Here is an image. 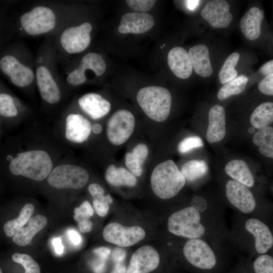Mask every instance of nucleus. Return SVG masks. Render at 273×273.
<instances>
[{"label": "nucleus", "mask_w": 273, "mask_h": 273, "mask_svg": "<svg viewBox=\"0 0 273 273\" xmlns=\"http://www.w3.org/2000/svg\"><path fill=\"white\" fill-rule=\"evenodd\" d=\"M10 172L35 181L47 178L54 168L53 160L47 150L39 148H27L8 158Z\"/></svg>", "instance_id": "nucleus-1"}, {"label": "nucleus", "mask_w": 273, "mask_h": 273, "mask_svg": "<svg viewBox=\"0 0 273 273\" xmlns=\"http://www.w3.org/2000/svg\"><path fill=\"white\" fill-rule=\"evenodd\" d=\"M150 181L153 192L162 199L175 196L186 183L185 177L172 160L158 164L152 172Z\"/></svg>", "instance_id": "nucleus-2"}, {"label": "nucleus", "mask_w": 273, "mask_h": 273, "mask_svg": "<svg viewBox=\"0 0 273 273\" xmlns=\"http://www.w3.org/2000/svg\"><path fill=\"white\" fill-rule=\"evenodd\" d=\"M137 102L146 115L157 122H162L168 117L171 105V96L166 88L150 86L139 90Z\"/></svg>", "instance_id": "nucleus-3"}, {"label": "nucleus", "mask_w": 273, "mask_h": 273, "mask_svg": "<svg viewBox=\"0 0 273 273\" xmlns=\"http://www.w3.org/2000/svg\"><path fill=\"white\" fill-rule=\"evenodd\" d=\"M199 211L193 206L188 207L171 214L168 218V231L176 236L191 239L201 237L205 233L200 223Z\"/></svg>", "instance_id": "nucleus-4"}, {"label": "nucleus", "mask_w": 273, "mask_h": 273, "mask_svg": "<svg viewBox=\"0 0 273 273\" xmlns=\"http://www.w3.org/2000/svg\"><path fill=\"white\" fill-rule=\"evenodd\" d=\"M88 179V173L84 168L74 164L62 163L53 168L47 181L56 189L75 190L83 188Z\"/></svg>", "instance_id": "nucleus-5"}, {"label": "nucleus", "mask_w": 273, "mask_h": 273, "mask_svg": "<svg viewBox=\"0 0 273 273\" xmlns=\"http://www.w3.org/2000/svg\"><path fill=\"white\" fill-rule=\"evenodd\" d=\"M135 126V118L128 110H119L109 118L106 125V135L113 145L124 144L132 134Z\"/></svg>", "instance_id": "nucleus-6"}, {"label": "nucleus", "mask_w": 273, "mask_h": 273, "mask_svg": "<svg viewBox=\"0 0 273 273\" xmlns=\"http://www.w3.org/2000/svg\"><path fill=\"white\" fill-rule=\"evenodd\" d=\"M20 22L27 34L35 35L53 29L56 25V17L49 8L38 6L22 15Z\"/></svg>", "instance_id": "nucleus-7"}, {"label": "nucleus", "mask_w": 273, "mask_h": 273, "mask_svg": "<svg viewBox=\"0 0 273 273\" xmlns=\"http://www.w3.org/2000/svg\"><path fill=\"white\" fill-rule=\"evenodd\" d=\"M104 240L119 247H130L143 240L145 230L141 226H125L117 222L107 224L103 231Z\"/></svg>", "instance_id": "nucleus-8"}, {"label": "nucleus", "mask_w": 273, "mask_h": 273, "mask_svg": "<svg viewBox=\"0 0 273 273\" xmlns=\"http://www.w3.org/2000/svg\"><path fill=\"white\" fill-rule=\"evenodd\" d=\"M183 253L190 263L200 269H211L216 264L213 250L206 242L198 238L188 240L184 246Z\"/></svg>", "instance_id": "nucleus-9"}, {"label": "nucleus", "mask_w": 273, "mask_h": 273, "mask_svg": "<svg viewBox=\"0 0 273 273\" xmlns=\"http://www.w3.org/2000/svg\"><path fill=\"white\" fill-rule=\"evenodd\" d=\"M92 26L89 22L66 28L62 33L60 42L68 53L76 54L85 50L90 42Z\"/></svg>", "instance_id": "nucleus-10"}, {"label": "nucleus", "mask_w": 273, "mask_h": 273, "mask_svg": "<svg viewBox=\"0 0 273 273\" xmlns=\"http://www.w3.org/2000/svg\"><path fill=\"white\" fill-rule=\"evenodd\" d=\"M159 263L157 250L151 246L144 245L132 255L126 273H150L158 267Z\"/></svg>", "instance_id": "nucleus-11"}, {"label": "nucleus", "mask_w": 273, "mask_h": 273, "mask_svg": "<svg viewBox=\"0 0 273 273\" xmlns=\"http://www.w3.org/2000/svg\"><path fill=\"white\" fill-rule=\"evenodd\" d=\"M2 72L10 77L11 81L19 87L30 84L34 79V74L28 66L21 63L15 57L6 55L0 61Z\"/></svg>", "instance_id": "nucleus-12"}, {"label": "nucleus", "mask_w": 273, "mask_h": 273, "mask_svg": "<svg viewBox=\"0 0 273 273\" xmlns=\"http://www.w3.org/2000/svg\"><path fill=\"white\" fill-rule=\"evenodd\" d=\"M229 202L243 213L252 212L256 206L254 197L247 187L235 179L229 180L225 186Z\"/></svg>", "instance_id": "nucleus-13"}, {"label": "nucleus", "mask_w": 273, "mask_h": 273, "mask_svg": "<svg viewBox=\"0 0 273 273\" xmlns=\"http://www.w3.org/2000/svg\"><path fill=\"white\" fill-rule=\"evenodd\" d=\"M201 17L212 27H227L233 20L230 5L225 1L213 0L207 3L201 11Z\"/></svg>", "instance_id": "nucleus-14"}, {"label": "nucleus", "mask_w": 273, "mask_h": 273, "mask_svg": "<svg viewBox=\"0 0 273 273\" xmlns=\"http://www.w3.org/2000/svg\"><path fill=\"white\" fill-rule=\"evenodd\" d=\"M92 130L90 121L81 114L70 113L65 120V136L70 142L82 144L89 137Z\"/></svg>", "instance_id": "nucleus-15"}, {"label": "nucleus", "mask_w": 273, "mask_h": 273, "mask_svg": "<svg viewBox=\"0 0 273 273\" xmlns=\"http://www.w3.org/2000/svg\"><path fill=\"white\" fill-rule=\"evenodd\" d=\"M154 24L153 17L145 12H130L123 15L118 27L121 33H144Z\"/></svg>", "instance_id": "nucleus-16"}, {"label": "nucleus", "mask_w": 273, "mask_h": 273, "mask_svg": "<svg viewBox=\"0 0 273 273\" xmlns=\"http://www.w3.org/2000/svg\"><path fill=\"white\" fill-rule=\"evenodd\" d=\"M36 76L42 99L51 104L59 102L61 98V92L49 70L40 66L36 70Z\"/></svg>", "instance_id": "nucleus-17"}, {"label": "nucleus", "mask_w": 273, "mask_h": 273, "mask_svg": "<svg viewBox=\"0 0 273 273\" xmlns=\"http://www.w3.org/2000/svg\"><path fill=\"white\" fill-rule=\"evenodd\" d=\"M78 103L81 110L93 119H98L110 111L111 104L100 95L90 93L79 98Z\"/></svg>", "instance_id": "nucleus-18"}, {"label": "nucleus", "mask_w": 273, "mask_h": 273, "mask_svg": "<svg viewBox=\"0 0 273 273\" xmlns=\"http://www.w3.org/2000/svg\"><path fill=\"white\" fill-rule=\"evenodd\" d=\"M246 230L255 238V247L260 254L265 253L273 245V236L268 226L260 220L251 218L245 223Z\"/></svg>", "instance_id": "nucleus-19"}, {"label": "nucleus", "mask_w": 273, "mask_h": 273, "mask_svg": "<svg viewBox=\"0 0 273 273\" xmlns=\"http://www.w3.org/2000/svg\"><path fill=\"white\" fill-rule=\"evenodd\" d=\"M208 121V127L206 134L207 141L210 143H213L222 140L226 133L224 108L219 105L212 106L209 111Z\"/></svg>", "instance_id": "nucleus-20"}, {"label": "nucleus", "mask_w": 273, "mask_h": 273, "mask_svg": "<svg viewBox=\"0 0 273 273\" xmlns=\"http://www.w3.org/2000/svg\"><path fill=\"white\" fill-rule=\"evenodd\" d=\"M167 61L170 70L177 77L186 79L191 75L193 65L188 53L184 48L176 47L171 49Z\"/></svg>", "instance_id": "nucleus-21"}, {"label": "nucleus", "mask_w": 273, "mask_h": 273, "mask_svg": "<svg viewBox=\"0 0 273 273\" xmlns=\"http://www.w3.org/2000/svg\"><path fill=\"white\" fill-rule=\"evenodd\" d=\"M263 17V11L255 7L245 13L240 23L241 32L245 38L253 40L259 37Z\"/></svg>", "instance_id": "nucleus-22"}, {"label": "nucleus", "mask_w": 273, "mask_h": 273, "mask_svg": "<svg viewBox=\"0 0 273 273\" xmlns=\"http://www.w3.org/2000/svg\"><path fill=\"white\" fill-rule=\"evenodd\" d=\"M193 67L199 76L207 77L213 72L207 47L199 44L191 48L188 52Z\"/></svg>", "instance_id": "nucleus-23"}, {"label": "nucleus", "mask_w": 273, "mask_h": 273, "mask_svg": "<svg viewBox=\"0 0 273 273\" xmlns=\"http://www.w3.org/2000/svg\"><path fill=\"white\" fill-rule=\"evenodd\" d=\"M47 224L46 217L41 215L31 217L28 222V225L18 230L13 236V242L20 246L28 245L35 235L42 230Z\"/></svg>", "instance_id": "nucleus-24"}, {"label": "nucleus", "mask_w": 273, "mask_h": 273, "mask_svg": "<svg viewBox=\"0 0 273 273\" xmlns=\"http://www.w3.org/2000/svg\"><path fill=\"white\" fill-rule=\"evenodd\" d=\"M226 173L247 187H252L254 179L246 163L242 160H233L225 167Z\"/></svg>", "instance_id": "nucleus-25"}, {"label": "nucleus", "mask_w": 273, "mask_h": 273, "mask_svg": "<svg viewBox=\"0 0 273 273\" xmlns=\"http://www.w3.org/2000/svg\"><path fill=\"white\" fill-rule=\"evenodd\" d=\"M149 153L147 146L144 144L135 146L131 152L125 155V164L128 170L135 176H140L143 173V165Z\"/></svg>", "instance_id": "nucleus-26"}, {"label": "nucleus", "mask_w": 273, "mask_h": 273, "mask_svg": "<svg viewBox=\"0 0 273 273\" xmlns=\"http://www.w3.org/2000/svg\"><path fill=\"white\" fill-rule=\"evenodd\" d=\"M105 177L107 182L114 187H134L137 183L136 177L129 170L123 167H116L113 164L106 169Z\"/></svg>", "instance_id": "nucleus-27"}, {"label": "nucleus", "mask_w": 273, "mask_h": 273, "mask_svg": "<svg viewBox=\"0 0 273 273\" xmlns=\"http://www.w3.org/2000/svg\"><path fill=\"white\" fill-rule=\"evenodd\" d=\"M254 145L259 147V151L263 155L273 158V127L265 126L259 129L253 138Z\"/></svg>", "instance_id": "nucleus-28"}, {"label": "nucleus", "mask_w": 273, "mask_h": 273, "mask_svg": "<svg viewBox=\"0 0 273 273\" xmlns=\"http://www.w3.org/2000/svg\"><path fill=\"white\" fill-rule=\"evenodd\" d=\"M250 121L253 127L258 129L273 123V102L263 103L257 107L251 114Z\"/></svg>", "instance_id": "nucleus-29"}, {"label": "nucleus", "mask_w": 273, "mask_h": 273, "mask_svg": "<svg viewBox=\"0 0 273 273\" xmlns=\"http://www.w3.org/2000/svg\"><path fill=\"white\" fill-rule=\"evenodd\" d=\"M34 209L30 203L25 204L21 209L17 218L8 221L4 225V231L8 237H12L28 222Z\"/></svg>", "instance_id": "nucleus-30"}, {"label": "nucleus", "mask_w": 273, "mask_h": 273, "mask_svg": "<svg viewBox=\"0 0 273 273\" xmlns=\"http://www.w3.org/2000/svg\"><path fill=\"white\" fill-rule=\"evenodd\" d=\"M208 170L207 163L203 160H192L186 162L180 171L186 180L194 181L206 174Z\"/></svg>", "instance_id": "nucleus-31"}, {"label": "nucleus", "mask_w": 273, "mask_h": 273, "mask_svg": "<svg viewBox=\"0 0 273 273\" xmlns=\"http://www.w3.org/2000/svg\"><path fill=\"white\" fill-rule=\"evenodd\" d=\"M248 81L246 76L241 75L225 83L217 93L218 99L224 100L233 95L241 94L245 89Z\"/></svg>", "instance_id": "nucleus-32"}, {"label": "nucleus", "mask_w": 273, "mask_h": 273, "mask_svg": "<svg viewBox=\"0 0 273 273\" xmlns=\"http://www.w3.org/2000/svg\"><path fill=\"white\" fill-rule=\"evenodd\" d=\"M85 71L92 70L97 76L103 74L106 69V64L103 57L96 53H88L85 55L78 66Z\"/></svg>", "instance_id": "nucleus-33"}, {"label": "nucleus", "mask_w": 273, "mask_h": 273, "mask_svg": "<svg viewBox=\"0 0 273 273\" xmlns=\"http://www.w3.org/2000/svg\"><path fill=\"white\" fill-rule=\"evenodd\" d=\"M239 57V54L234 52L225 60L218 73L219 81L222 84H225L236 78L238 73L235 67Z\"/></svg>", "instance_id": "nucleus-34"}, {"label": "nucleus", "mask_w": 273, "mask_h": 273, "mask_svg": "<svg viewBox=\"0 0 273 273\" xmlns=\"http://www.w3.org/2000/svg\"><path fill=\"white\" fill-rule=\"evenodd\" d=\"M18 100L12 97L9 94H0V115L7 118H13L18 113L17 106Z\"/></svg>", "instance_id": "nucleus-35"}, {"label": "nucleus", "mask_w": 273, "mask_h": 273, "mask_svg": "<svg viewBox=\"0 0 273 273\" xmlns=\"http://www.w3.org/2000/svg\"><path fill=\"white\" fill-rule=\"evenodd\" d=\"M12 260L21 264L25 269V273H40L38 264L29 255L26 254L15 253L12 256Z\"/></svg>", "instance_id": "nucleus-36"}, {"label": "nucleus", "mask_w": 273, "mask_h": 273, "mask_svg": "<svg viewBox=\"0 0 273 273\" xmlns=\"http://www.w3.org/2000/svg\"><path fill=\"white\" fill-rule=\"evenodd\" d=\"M255 273H273V257L268 255H262L253 263Z\"/></svg>", "instance_id": "nucleus-37"}, {"label": "nucleus", "mask_w": 273, "mask_h": 273, "mask_svg": "<svg viewBox=\"0 0 273 273\" xmlns=\"http://www.w3.org/2000/svg\"><path fill=\"white\" fill-rule=\"evenodd\" d=\"M203 146L202 140L197 136H188L184 139L178 145L179 153L185 154L192 150Z\"/></svg>", "instance_id": "nucleus-38"}, {"label": "nucleus", "mask_w": 273, "mask_h": 273, "mask_svg": "<svg viewBox=\"0 0 273 273\" xmlns=\"http://www.w3.org/2000/svg\"><path fill=\"white\" fill-rule=\"evenodd\" d=\"M88 191L93 199L100 201H107L110 204L113 202V199L110 195H105L104 189L99 184L93 183L88 187Z\"/></svg>", "instance_id": "nucleus-39"}, {"label": "nucleus", "mask_w": 273, "mask_h": 273, "mask_svg": "<svg viewBox=\"0 0 273 273\" xmlns=\"http://www.w3.org/2000/svg\"><path fill=\"white\" fill-rule=\"evenodd\" d=\"M74 219L78 221L82 218H89L94 214V209L90 203L85 201L74 210Z\"/></svg>", "instance_id": "nucleus-40"}, {"label": "nucleus", "mask_w": 273, "mask_h": 273, "mask_svg": "<svg viewBox=\"0 0 273 273\" xmlns=\"http://www.w3.org/2000/svg\"><path fill=\"white\" fill-rule=\"evenodd\" d=\"M125 2L130 8L141 12L149 11L156 2L153 0H127Z\"/></svg>", "instance_id": "nucleus-41"}, {"label": "nucleus", "mask_w": 273, "mask_h": 273, "mask_svg": "<svg viewBox=\"0 0 273 273\" xmlns=\"http://www.w3.org/2000/svg\"><path fill=\"white\" fill-rule=\"evenodd\" d=\"M86 80L85 71L77 67L71 71L67 78V82L72 85L77 86L83 83Z\"/></svg>", "instance_id": "nucleus-42"}, {"label": "nucleus", "mask_w": 273, "mask_h": 273, "mask_svg": "<svg viewBox=\"0 0 273 273\" xmlns=\"http://www.w3.org/2000/svg\"><path fill=\"white\" fill-rule=\"evenodd\" d=\"M258 88L264 95L273 96V74L265 76L259 82Z\"/></svg>", "instance_id": "nucleus-43"}, {"label": "nucleus", "mask_w": 273, "mask_h": 273, "mask_svg": "<svg viewBox=\"0 0 273 273\" xmlns=\"http://www.w3.org/2000/svg\"><path fill=\"white\" fill-rule=\"evenodd\" d=\"M109 205L106 201H100L96 199L93 200L94 207L97 213L101 216H104L108 213Z\"/></svg>", "instance_id": "nucleus-44"}, {"label": "nucleus", "mask_w": 273, "mask_h": 273, "mask_svg": "<svg viewBox=\"0 0 273 273\" xmlns=\"http://www.w3.org/2000/svg\"><path fill=\"white\" fill-rule=\"evenodd\" d=\"M106 260L98 258L92 264V267L94 273H104L106 269Z\"/></svg>", "instance_id": "nucleus-45"}, {"label": "nucleus", "mask_w": 273, "mask_h": 273, "mask_svg": "<svg viewBox=\"0 0 273 273\" xmlns=\"http://www.w3.org/2000/svg\"><path fill=\"white\" fill-rule=\"evenodd\" d=\"M126 253L125 250L116 247L112 253V258L115 263H120L125 259Z\"/></svg>", "instance_id": "nucleus-46"}, {"label": "nucleus", "mask_w": 273, "mask_h": 273, "mask_svg": "<svg viewBox=\"0 0 273 273\" xmlns=\"http://www.w3.org/2000/svg\"><path fill=\"white\" fill-rule=\"evenodd\" d=\"M78 226L82 233H87L92 229L93 223L89 218H82L78 221Z\"/></svg>", "instance_id": "nucleus-47"}, {"label": "nucleus", "mask_w": 273, "mask_h": 273, "mask_svg": "<svg viewBox=\"0 0 273 273\" xmlns=\"http://www.w3.org/2000/svg\"><path fill=\"white\" fill-rule=\"evenodd\" d=\"M259 72L265 76L273 74V59L263 64L259 69Z\"/></svg>", "instance_id": "nucleus-48"}, {"label": "nucleus", "mask_w": 273, "mask_h": 273, "mask_svg": "<svg viewBox=\"0 0 273 273\" xmlns=\"http://www.w3.org/2000/svg\"><path fill=\"white\" fill-rule=\"evenodd\" d=\"M93 252L99 258L106 260L110 253V250L107 247H100L95 249Z\"/></svg>", "instance_id": "nucleus-49"}, {"label": "nucleus", "mask_w": 273, "mask_h": 273, "mask_svg": "<svg viewBox=\"0 0 273 273\" xmlns=\"http://www.w3.org/2000/svg\"><path fill=\"white\" fill-rule=\"evenodd\" d=\"M52 244L56 253L61 255L64 251V246L62 244V239L60 237L55 238L52 240Z\"/></svg>", "instance_id": "nucleus-50"}, {"label": "nucleus", "mask_w": 273, "mask_h": 273, "mask_svg": "<svg viewBox=\"0 0 273 273\" xmlns=\"http://www.w3.org/2000/svg\"><path fill=\"white\" fill-rule=\"evenodd\" d=\"M68 237L71 242L76 245L80 244L81 242L80 235L73 230H69L67 232Z\"/></svg>", "instance_id": "nucleus-51"}, {"label": "nucleus", "mask_w": 273, "mask_h": 273, "mask_svg": "<svg viewBox=\"0 0 273 273\" xmlns=\"http://www.w3.org/2000/svg\"><path fill=\"white\" fill-rule=\"evenodd\" d=\"M126 267L122 262L115 263L110 273H126Z\"/></svg>", "instance_id": "nucleus-52"}, {"label": "nucleus", "mask_w": 273, "mask_h": 273, "mask_svg": "<svg viewBox=\"0 0 273 273\" xmlns=\"http://www.w3.org/2000/svg\"><path fill=\"white\" fill-rule=\"evenodd\" d=\"M199 1H186V4L189 10H193L199 5Z\"/></svg>", "instance_id": "nucleus-53"}, {"label": "nucleus", "mask_w": 273, "mask_h": 273, "mask_svg": "<svg viewBox=\"0 0 273 273\" xmlns=\"http://www.w3.org/2000/svg\"><path fill=\"white\" fill-rule=\"evenodd\" d=\"M102 130V126L99 123H95L92 125V131L96 134L100 133Z\"/></svg>", "instance_id": "nucleus-54"}, {"label": "nucleus", "mask_w": 273, "mask_h": 273, "mask_svg": "<svg viewBox=\"0 0 273 273\" xmlns=\"http://www.w3.org/2000/svg\"><path fill=\"white\" fill-rule=\"evenodd\" d=\"M255 131V128L254 127H250L249 128V129H248V131L249 132L251 133H252L254 132Z\"/></svg>", "instance_id": "nucleus-55"}, {"label": "nucleus", "mask_w": 273, "mask_h": 273, "mask_svg": "<svg viewBox=\"0 0 273 273\" xmlns=\"http://www.w3.org/2000/svg\"><path fill=\"white\" fill-rule=\"evenodd\" d=\"M0 273H3V272H2V270L1 269V270H0Z\"/></svg>", "instance_id": "nucleus-56"}]
</instances>
